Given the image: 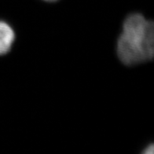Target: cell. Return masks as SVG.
<instances>
[{
	"label": "cell",
	"mask_w": 154,
	"mask_h": 154,
	"mask_svg": "<svg viewBox=\"0 0 154 154\" xmlns=\"http://www.w3.org/2000/svg\"><path fill=\"white\" fill-rule=\"evenodd\" d=\"M15 40V32L8 23L0 20V55L8 53Z\"/></svg>",
	"instance_id": "7a4b0ae2"
},
{
	"label": "cell",
	"mask_w": 154,
	"mask_h": 154,
	"mask_svg": "<svg viewBox=\"0 0 154 154\" xmlns=\"http://www.w3.org/2000/svg\"><path fill=\"white\" fill-rule=\"evenodd\" d=\"M144 152L146 154H152V153H153V145L151 144V145H150V146H149Z\"/></svg>",
	"instance_id": "3957f363"
},
{
	"label": "cell",
	"mask_w": 154,
	"mask_h": 154,
	"mask_svg": "<svg viewBox=\"0 0 154 154\" xmlns=\"http://www.w3.org/2000/svg\"><path fill=\"white\" fill-rule=\"evenodd\" d=\"M45 2H55V1H57V0H43Z\"/></svg>",
	"instance_id": "277c9868"
},
{
	"label": "cell",
	"mask_w": 154,
	"mask_h": 154,
	"mask_svg": "<svg viewBox=\"0 0 154 154\" xmlns=\"http://www.w3.org/2000/svg\"><path fill=\"white\" fill-rule=\"evenodd\" d=\"M116 53L123 64L128 66L152 60L154 55L153 22L140 14L125 19L118 38Z\"/></svg>",
	"instance_id": "6da1fadb"
}]
</instances>
